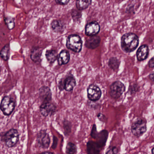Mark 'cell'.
<instances>
[{"mask_svg": "<svg viewBox=\"0 0 154 154\" xmlns=\"http://www.w3.org/2000/svg\"><path fill=\"white\" fill-rule=\"evenodd\" d=\"M139 42V38L136 34L132 32L125 33L121 38V48L127 53L132 52L136 49Z\"/></svg>", "mask_w": 154, "mask_h": 154, "instance_id": "obj_1", "label": "cell"}, {"mask_svg": "<svg viewBox=\"0 0 154 154\" xmlns=\"http://www.w3.org/2000/svg\"><path fill=\"white\" fill-rule=\"evenodd\" d=\"M66 46L68 49L76 53L80 52L82 47L81 38L76 34L70 35L67 38Z\"/></svg>", "mask_w": 154, "mask_h": 154, "instance_id": "obj_2", "label": "cell"}, {"mask_svg": "<svg viewBox=\"0 0 154 154\" xmlns=\"http://www.w3.org/2000/svg\"><path fill=\"white\" fill-rule=\"evenodd\" d=\"M15 103L13 100L9 96H5L1 101V109L5 116L11 115L14 110Z\"/></svg>", "mask_w": 154, "mask_h": 154, "instance_id": "obj_3", "label": "cell"}, {"mask_svg": "<svg viewBox=\"0 0 154 154\" xmlns=\"http://www.w3.org/2000/svg\"><path fill=\"white\" fill-rule=\"evenodd\" d=\"M19 137L18 131L16 129H10L5 135L4 139L6 146L12 147L19 141Z\"/></svg>", "mask_w": 154, "mask_h": 154, "instance_id": "obj_4", "label": "cell"}, {"mask_svg": "<svg viewBox=\"0 0 154 154\" xmlns=\"http://www.w3.org/2000/svg\"><path fill=\"white\" fill-rule=\"evenodd\" d=\"M125 90L124 83L119 81H117L112 83L110 87V95L113 98L118 99Z\"/></svg>", "mask_w": 154, "mask_h": 154, "instance_id": "obj_5", "label": "cell"}, {"mask_svg": "<svg viewBox=\"0 0 154 154\" xmlns=\"http://www.w3.org/2000/svg\"><path fill=\"white\" fill-rule=\"evenodd\" d=\"M131 131L133 134L139 137L143 134L146 131V122L142 119L136 120L132 124Z\"/></svg>", "mask_w": 154, "mask_h": 154, "instance_id": "obj_6", "label": "cell"}, {"mask_svg": "<svg viewBox=\"0 0 154 154\" xmlns=\"http://www.w3.org/2000/svg\"><path fill=\"white\" fill-rule=\"evenodd\" d=\"M102 95V92L99 87L94 84L89 86L87 89L88 98L92 101H96L99 100Z\"/></svg>", "mask_w": 154, "mask_h": 154, "instance_id": "obj_7", "label": "cell"}, {"mask_svg": "<svg viewBox=\"0 0 154 154\" xmlns=\"http://www.w3.org/2000/svg\"><path fill=\"white\" fill-rule=\"evenodd\" d=\"M56 106L53 103L51 102L42 103L40 106L41 114L45 117L51 116L55 112Z\"/></svg>", "mask_w": 154, "mask_h": 154, "instance_id": "obj_8", "label": "cell"}, {"mask_svg": "<svg viewBox=\"0 0 154 154\" xmlns=\"http://www.w3.org/2000/svg\"><path fill=\"white\" fill-rule=\"evenodd\" d=\"M100 26L97 22H91L86 25V34L90 37L96 36L100 31Z\"/></svg>", "mask_w": 154, "mask_h": 154, "instance_id": "obj_9", "label": "cell"}, {"mask_svg": "<svg viewBox=\"0 0 154 154\" xmlns=\"http://www.w3.org/2000/svg\"><path fill=\"white\" fill-rule=\"evenodd\" d=\"M39 97L42 103L50 102L52 99L51 91L49 87L43 86L39 89Z\"/></svg>", "mask_w": 154, "mask_h": 154, "instance_id": "obj_10", "label": "cell"}, {"mask_svg": "<svg viewBox=\"0 0 154 154\" xmlns=\"http://www.w3.org/2000/svg\"><path fill=\"white\" fill-rule=\"evenodd\" d=\"M37 140L41 147L43 148L49 147L50 143V139L49 136L45 131H40L38 135Z\"/></svg>", "mask_w": 154, "mask_h": 154, "instance_id": "obj_11", "label": "cell"}, {"mask_svg": "<svg viewBox=\"0 0 154 154\" xmlns=\"http://www.w3.org/2000/svg\"><path fill=\"white\" fill-rule=\"evenodd\" d=\"M149 51V48L147 45H143L141 46L137 52V60L140 61L145 60L148 57Z\"/></svg>", "mask_w": 154, "mask_h": 154, "instance_id": "obj_12", "label": "cell"}, {"mask_svg": "<svg viewBox=\"0 0 154 154\" xmlns=\"http://www.w3.org/2000/svg\"><path fill=\"white\" fill-rule=\"evenodd\" d=\"M100 38L99 36H91L86 40V47L89 49H95L99 46Z\"/></svg>", "mask_w": 154, "mask_h": 154, "instance_id": "obj_13", "label": "cell"}, {"mask_svg": "<svg viewBox=\"0 0 154 154\" xmlns=\"http://www.w3.org/2000/svg\"><path fill=\"white\" fill-rule=\"evenodd\" d=\"M76 85V81L75 78L72 76L67 77L64 81L63 88L66 91H72Z\"/></svg>", "mask_w": 154, "mask_h": 154, "instance_id": "obj_14", "label": "cell"}, {"mask_svg": "<svg viewBox=\"0 0 154 154\" xmlns=\"http://www.w3.org/2000/svg\"><path fill=\"white\" fill-rule=\"evenodd\" d=\"M70 58V56L68 51L66 50H63L61 51L58 57V64L59 66L66 65L68 63Z\"/></svg>", "mask_w": 154, "mask_h": 154, "instance_id": "obj_15", "label": "cell"}, {"mask_svg": "<svg viewBox=\"0 0 154 154\" xmlns=\"http://www.w3.org/2000/svg\"><path fill=\"white\" fill-rule=\"evenodd\" d=\"M42 49L41 48H33L31 51L30 58L35 63H39L41 60Z\"/></svg>", "mask_w": 154, "mask_h": 154, "instance_id": "obj_16", "label": "cell"}, {"mask_svg": "<svg viewBox=\"0 0 154 154\" xmlns=\"http://www.w3.org/2000/svg\"><path fill=\"white\" fill-rule=\"evenodd\" d=\"M45 57L49 63H53L58 59V56L56 50H49L46 51Z\"/></svg>", "mask_w": 154, "mask_h": 154, "instance_id": "obj_17", "label": "cell"}, {"mask_svg": "<svg viewBox=\"0 0 154 154\" xmlns=\"http://www.w3.org/2000/svg\"><path fill=\"white\" fill-rule=\"evenodd\" d=\"M51 28L55 32H62L64 30V25L59 20L53 21L51 23Z\"/></svg>", "mask_w": 154, "mask_h": 154, "instance_id": "obj_18", "label": "cell"}, {"mask_svg": "<svg viewBox=\"0 0 154 154\" xmlns=\"http://www.w3.org/2000/svg\"><path fill=\"white\" fill-rule=\"evenodd\" d=\"M91 2L92 0H77L76 6L78 10H85L91 4Z\"/></svg>", "mask_w": 154, "mask_h": 154, "instance_id": "obj_19", "label": "cell"}, {"mask_svg": "<svg viewBox=\"0 0 154 154\" xmlns=\"http://www.w3.org/2000/svg\"><path fill=\"white\" fill-rule=\"evenodd\" d=\"M1 57L2 59L5 61L8 60L10 57V46L9 44H6L3 47L0 53Z\"/></svg>", "mask_w": 154, "mask_h": 154, "instance_id": "obj_20", "label": "cell"}, {"mask_svg": "<svg viewBox=\"0 0 154 154\" xmlns=\"http://www.w3.org/2000/svg\"><path fill=\"white\" fill-rule=\"evenodd\" d=\"M120 65V61L117 58L111 57L108 61V66L111 69L114 70L118 69Z\"/></svg>", "mask_w": 154, "mask_h": 154, "instance_id": "obj_21", "label": "cell"}, {"mask_svg": "<svg viewBox=\"0 0 154 154\" xmlns=\"http://www.w3.org/2000/svg\"><path fill=\"white\" fill-rule=\"evenodd\" d=\"M4 21L7 28L10 30L12 29L15 26L14 19L11 17H5Z\"/></svg>", "mask_w": 154, "mask_h": 154, "instance_id": "obj_22", "label": "cell"}, {"mask_svg": "<svg viewBox=\"0 0 154 154\" xmlns=\"http://www.w3.org/2000/svg\"><path fill=\"white\" fill-rule=\"evenodd\" d=\"M77 151L76 145L74 143H69L66 147V153L68 154H74Z\"/></svg>", "mask_w": 154, "mask_h": 154, "instance_id": "obj_23", "label": "cell"}, {"mask_svg": "<svg viewBox=\"0 0 154 154\" xmlns=\"http://www.w3.org/2000/svg\"><path fill=\"white\" fill-rule=\"evenodd\" d=\"M118 152L117 148L116 147H113L109 149L107 152L106 154H117Z\"/></svg>", "mask_w": 154, "mask_h": 154, "instance_id": "obj_24", "label": "cell"}, {"mask_svg": "<svg viewBox=\"0 0 154 154\" xmlns=\"http://www.w3.org/2000/svg\"><path fill=\"white\" fill-rule=\"evenodd\" d=\"M57 3L61 5H65L68 3L70 0H55Z\"/></svg>", "mask_w": 154, "mask_h": 154, "instance_id": "obj_25", "label": "cell"}, {"mask_svg": "<svg viewBox=\"0 0 154 154\" xmlns=\"http://www.w3.org/2000/svg\"><path fill=\"white\" fill-rule=\"evenodd\" d=\"M149 67L151 68L154 67V57H153L149 61V63H148Z\"/></svg>", "mask_w": 154, "mask_h": 154, "instance_id": "obj_26", "label": "cell"}, {"mask_svg": "<svg viewBox=\"0 0 154 154\" xmlns=\"http://www.w3.org/2000/svg\"><path fill=\"white\" fill-rule=\"evenodd\" d=\"M149 77H150V79H151L152 80L154 81V72L152 73V74L149 75Z\"/></svg>", "mask_w": 154, "mask_h": 154, "instance_id": "obj_27", "label": "cell"}, {"mask_svg": "<svg viewBox=\"0 0 154 154\" xmlns=\"http://www.w3.org/2000/svg\"><path fill=\"white\" fill-rule=\"evenodd\" d=\"M41 154H53L51 152H45L42 153Z\"/></svg>", "mask_w": 154, "mask_h": 154, "instance_id": "obj_28", "label": "cell"}, {"mask_svg": "<svg viewBox=\"0 0 154 154\" xmlns=\"http://www.w3.org/2000/svg\"><path fill=\"white\" fill-rule=\"evenodd\" d=\"M152 154H154V147L152 150Z\"/></svg>", "mask_w": 154, "mask_h": 154, "instance_id": "obj_29", "label": "cell"}]
</instances>
